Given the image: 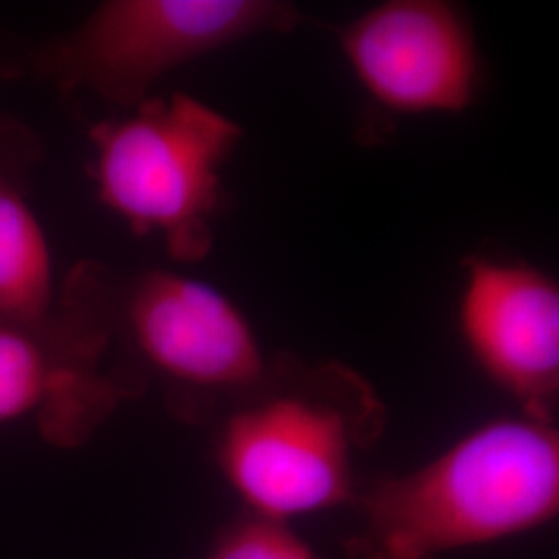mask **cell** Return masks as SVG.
Listing matches in <instances>:
<instances>
[{"instance_id":"9c48e42d","label":"cell","mask_w":559,"mask_h":559,"mask_svg":"<svg viewBox=\"0 0 559 559\" xmlns=\"http://www.w3.org/2000/svg\"><path fill=\"white\" fill-rule=\"evenodd\" d=\"M55 260L21 180L0 173V323H41L59 309Z\"/></svg>"},{"instance_id":"30bf717a","label":"cell","mask_w":559,"mask_h":559,"mask_svg":"<svg viewBox=\"0 0 559 559\" xmlns=\"http://www.w3.org/2000/svg\"><path fill=\"white\" fill-rule=\"evenodd\" d=\"M207 559H320V556L300 539L288 522L253 516L230 528Z\"/></svg>"},{"instance_id":"7a4b0ae2","label":"cell","mask_w":559,"mask_h":559,"mask_svg":"<svg viewBox=\"0 0 559 559\" xmlns=\"http://www.w3.org/2000/svg\"><path fill=\"white\" fill-rule=\"evenodd\" d=\"M240 138L239 122L189 94L150 96L92 127L96 195L133 235L160 237L175 260H203L222 207V168Z\"/></svg>"},{"instance_id":"52a82bcc","label":"cell","mask_w":559,"mask_h":559,"mask_svg":"<svg viewBox=\"0 0 559 559\" xmlns=\"http://www.w3.org/2000/svg\"><path fill=\"white\" fill-rule=\"evenodd\" d=\"M340 48L365 94L394 115H456L479 94L475 34L450 2H381L340 29Z\"/></svg>"},{"instance_id":"5b68a950","label":"cell","mask_w":559,"mask_h":559,"mask_svg":"<svg viewBox=\"0 0 559 559\" xmlns=\"http://www.w3.org/2000/svg\"><path fill=\"white\" fill-rule=\"evenodd\" d=\"M81 282L108 344L127 348L162 380L189 392H247L265 380L260 340L239 305L205 280L170 270L119 278L80 263Z\"/></svg>"},{"instance_id":"8fae6325","label":"cell","mask_w":559,"mask_h":559,"mask_svg":"<svg viewBox=\"0 0 559 559\" xmlns=\"http://www.w3.org/2000/svg\"><path fill=\"white\" fill-rule=\"evenodd\" d=\"M40 158L36 133L15 119L0 117V173L21 180Z\"/></svg>"},{"instance_id":"8992f818","label":"cell","mask_w":559,"mask_h":559,"mask_svg":"<svg viewBox=\"0 0 559 559\" xmlns=\"http://www.w3.org/2000/svg\"><path fill=\"white\" fill-rule=\"evenodd\" d=\"M106 355L98 311L69 282L50 320L0 323V427L34 419L52 443L87 440L129 390L104 371Z\"/></svg>"},{"instance_id":"ba28073f","label":"cell","mask_w":559,"mask_h":559,"mask_svg":"<svg viewBox=\"0 0 559 559\" xmlns=\"http://www.w3.org/2000/svg\"><path fill=\"white\" fill-rule=\"evenodd\" d=\"M459 328L489 380L519 400L522 413L549 419L559 388V288L522 261L464 260Z\"/></svg>"},{"instance_id":"277c9868","label":"cell","mask_w":559,"mask_h":559,"mask_svg":"<svg viewBox=\"0 0 559 559\" xmlns=\"http://www.w3.org/2000/svg\"><path fill=\"white\" fill-rule=\"evenodd\" d=\"M293 4L276 0H108L34 59L41 80L85 90L131 110L191 60L251 36L290 32Z\"/></svg>"},{"instance_id":"6da1fadb","label":"cell","mask_w":559,"mask_h":559,"mask_svg":"<svg viewBox=\"0 0 559 559\" xmlns=\"http://www.w3.org/2000/svg\"><path fill=\"white\" fill-rule=\"evenodd\" d=\"M558 512V431L531 413L501 417L376 485L353 559H441L537 531Z\"/></svg>"},{"instance_id":"3957f363","label":"cell","mask_w":559,"mask_h":559,"mask_svg":"<svg viewBox=\"0 0 559 559\" xmlns=\"http://www.w3.org/2000/svg\"><path fill=\"white\" fill-rule=\"evenodd\" d=\"M373 402L338 367L276 388L222 425L218 464L255 516L288 520L336 508L353 491V452Z\"/></svg>"}]
</instances>
